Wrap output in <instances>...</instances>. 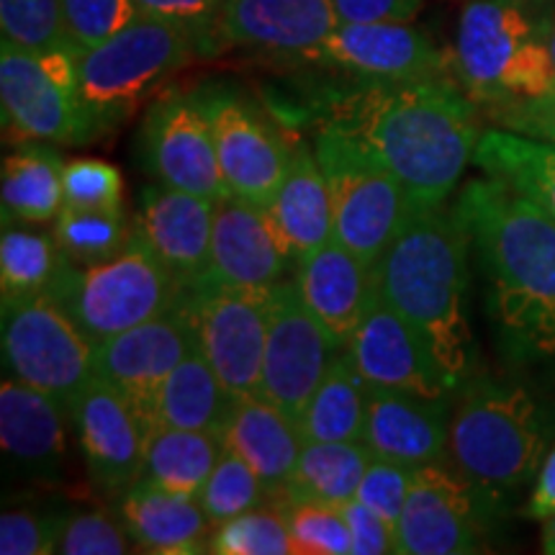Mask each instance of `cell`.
I'll return each instance as SVG.
<instances>
[{
    "mask_svg": "<svg viewBox=\"0 0 555 555\" xmlns=\"http://www.w3.org/2000/svg\"><path fill=\"white\" fill-rule=\"evenodd\" d=\"M319 127L350 137L376 157L416 208L448 204L483 134L478 103L455 75L356 80L324 99Z\"/></svg>",
    "mask_w": 555,
    "mask_h": 555,
    "instance_id": "obj_1",
    "label": "cell"
},
{
    "mask_svg": "<svg viewBox=\"0 0 555 555\" xmlns=\"http://www.w3.org/2000/svg\"><path fill=\"white\" fill-rule=\"evenodd\" d=\"M453 208L483 273L502 352L555 367V219L489 176L468 180Z\"/></svg>",
    "mask_w": 555,
    "mask_h": 555,
    "instance_id": "obj_2",
    "label": "cell"
},
{
    "mask_svg": "<svg viewBox=\"0 0 555 555\" xmlns=\"http://www.w3.org/2000/svg\"><path fill=\"white\" fill-rule=\"evenodd\" d=\"M470 240L455 208H416L378 262V294L420 332L457 391L478 371Z\"/></svg>",
    "mask_w": 555,
    "mask_h": 555,
    "instance_id": "obj_3",
    "label": "cell"
},
{
    "mask_svg": "<svg viewBox=\"0 0 555 555\" xmlns=\"http://www.w3.org/2000/svg\"><path fill=\"white\" fill-rule=\"evenodd\" d=\"M545 446V416L522 384L476 371L457 388L448 463L494 517L535 481Z\"/></svg>",
    "mask_w": 555,
    "mask_h": 555,
    "instance_id": "obj_4",
    "label": "cell"
},
{
    "mask_svg": "<svg viewBox=\"0 0 555 555\" xmlns=\"http://www.w3.org/2000/svg\"><path fill=\"white\" fill-rule=\"evenodd\" d=\"M553 13L555 0H470L463 9L453 75L483 111L555 88Z\"/></svg>",
    "mask_w": 555,
    "mask_h": 555,
    "instance_id": "obj_5",
    "label": "cell"
},
{
    "mask_svg": "<svg viewBox=\"0 0 555 555\" xmlns=\"http://www.w3.org/2000/svg\"><path fill=\"white\" fill-rule=\"evenodd\" d=\"M185 294L189 286L131 234L127 249L114 260L90 268L67 262L47 296L78 324L90 343L99 345L137 324L168 314Z\"/></svg>",
    "mask_w": 555,
    "mask_h": 555,
    "instance_id": "obj_6",
    "label": "cell"
},
{
    "mask_svg": "<svg viewBox=\"0 0 555 555\" xmlns=\"http://www.w3.org/2000/svg\"><path fill=\"white\" fill-rule=\"evenodd\" d=\"M193 54L198 52L189 34L150 16L78 54V93L99 134L127 121Z\"/></svg>",
    "mask_w": 555,
    "mask_h": 555,
    "instance_id": "obj_7",
    "label": "cell"
},
{
    "mask_svg": "<svg viewBox=\"0 0 555 555\" xmlns=\"http://www.w3.org/2000/svg\"><path fill=\"white\" fill-rule=\"evenodd\" d=\"M314 152L330 185L335 240L378 268L416 211L414 201L376 157L335 129L319 127Z\"/></svg>",
    "mask_w": 555,
    "mask_h": 555,
    "instance_id": "obj_8",
    "label": "cell"
},
{
    "mask_svg": "<svg viewBox=\"0 0 555 555\" xmlns=\"http://www.w3.org/2000/svg\"><path fill=\"white\" fill-rule=\"evenodd\" d=\"M3 360L11 378L52 397L73 416L93 384V343L50 296L3 298Z\"/></svg>",
    "mask_w": 555,
    "mask_h": 555,
    "instance_id": "obj_9",
    "label": "cell"
},
{
    "mask_svg": "<svg viewBox=\"0 0 555 555\" xmlns=\"http://www.w3.org/2000/svg\"><path fill=\"white\" fill-rule=\"evenodd\" d=\"M3 121L16 134L60 144L99 139L78 93V52L34 54L3 39L0 50Z\"/></svg>",
    "mask_w": 555,
    "mask_h": 555,
    "instance_id": "obj_10",
    "label": "cell"
},
{
    "mask_svg": "<svg viewBox=\"0 0 555 555\" xmlns=\"http://www.w3.org/2000/svg\"><path fill=\"white\" fill-rule=\"evenodd\" d=\"M273 286H227L198 278L189 288L198 347L237 399L260 397Z\"/></svg>",
    "mask_w": 555,
    "mask_h": 555,
    "instance_id": "obj_11",
    "label": "cell"
},
{
    "mask_svg": "<svg viewBox=\"0 0 555 555\" xmlns=\"http://www.w3.org/2000/svg\"><path fill=\"white\" fill-rule=\"evenodd\" d=\"M345 345L311 314L296 281H281L270 298L260 399L298 422Z\"/></svg>",
    "mask_w": 555,
    "mask_h": 555,
    "instance_id": "obj_12",
    "label": "cell"
},
{
    "mask_svg": "<svg viewBox=\"0 0 555 555\" xmlns=\"http://www.w3.org/2000/svg\"><path fill=\"white\" fill-rule=\"evenodd\" d=\"M139 157L165 189L196 193L214 204L229 196L201 93L163 95L150 108L139 129Z\"/></svg>",
    "mask_w": 555,
    "mask_h": 555,
    "instance_id": "obj_13",
    "label": "cell"
},
{
    "mask_svg": "<svg viewBox=\"0 0 555 555\" xmlns=\"http://www.w3.org/2000/svg\"><path fill=\"white\" fill-rule=\"evenodd\" d=\"M193 347H198V332L185 294L168 314L93 345V373L131 401L152 433L159 388Z\"/></svg>",
    "mask_w": 555,
    "mask_h": 555,
    "instance_id": "obj_14",
    "label": "cell"
},
{
    "mask_svg": "<svg viewBox=\"0 0 555 555\" xmlns=\"http://www.w3.org/2000/svg\"><path fill=\"white\" fill-rule=\"evenodd\" d=\"M211 119L219 168L229 196L270 206L288 176L294 142L253 103L229 90L201 93Z\"/></svg>",
    "mask_w": 555,
    "mask_h": 555,
    "instance_id": "obj_15",
    "label": "cell"
},
{
    "mask_svg": "<svg viewBox=\"0 0 555 555\" xmlns=\"http://www.w3.org/2000/svg\"><path fill=\"white\" fill-rule=\"evenodd\" d=\"M494 515L450 463L414 468L397 527L401 555H463L483 547L486 522Z\"/></svg>",
    "mask_w": 555,
    "mask_h": 555,
    "instance_id": "obj_16",
    "label": "cell"
},
{
    "mask_svg": "<svg viewBox=\"0 0 555 555\" xmlns=\"http://www.w3.org/2000/svg\"><path fill=\"white\" fill-rule=\"evenodd\" d=\"M311 62L356 80H425L453 75V54L442 52L425 31L401 21L339 24Z\"/></svg>",
    "mask_w": 555,
    "mask_h": 555,
    "instance_id": "obj_17",
    "label": "cell"
},
{
    "mask_svg": "<svg viewBox=\"0 0 555 555\" xmlns=\"http://www.w3.org/2000/svg\"><path fill=\"white\" fill-rule=\"evenodd\" d=\"M69 422L95 489L103 494H124L139 481L150 433L121 391L93 378L73 406Z\"/></svg>",
    "mask_w": 555,
    "mask_h": 555,
    "instance_id": "obj_18",
    "label": "cell"
},
{
    "mask_svg": "<svg viewBox=\"0 0 555 555\" xmlns=\"http://www.w3.org/2000/svg\"><path fill=\"white\" fill-rule=\"evenodd\" d=\"M291 266H296V258L270 208L237 196L217 201L204 278L227 286L268 288L281 283Z\"/></svg>",
    "mask_w": 555,
    "mask_h": 555,
    "instance_id": "obj_19",
    "label": "cell"
},
{
    "mask_svg": "<svg viewBox=\"0 0 555 555\" xmlns=\"http://www.w3.org/2000/svg\"><path fill=\"white\" fill-rule=\"evenodd\" d=\"M347 350L371 386L399 388L422 397L457 393L420 332L380 296L347 343Z\"/></svg>",
    "mask_w": 555,
    "mask_h": 555,
    "instance_id": "obj_20",
    "label": "cell"
},
{
    "mask_svg": "<svg viewBox=\"0 0 555 555\" xmlns=\"http://www.w3.org/2000/svg\"><path fill=\"white\" fill-rule=\"evenodd\" d=\"M453 397H422L399 388L371 386L363 442L373 455L391 457L412 468L448 463Z\"/></svg>",
    "mask_w": 555,
    "mask_h": 555,
    "instance_id": "obj_21",
    "label": "cell"
},
{
    "mask_svg": "<svg viewBox=\"0 0 555 555\" xmlns=\"http://www.w3.org/2000/svg\"><path fill=\"white\" fill-rule=\"evenodd\" d=\"M339 26L332 0H224L227 47L311 60Z\"/></svg>",
    "mask_w": 555,
    "mask_h": 555,
    "instance_id": "obj_22",
    "label": "cell"
},
{
    "mask_svg": "<svg viewBox=\"0 0 555 555\" xmlns=\"http://www.w3.org/2000/svg\"><path fill=\"white\" fill-rule=\"evenodd\" d=\"M214 201L178 189H144L134 234L185 286L206 275L211 258Z\"/></svg>",
    "mask_w": 555,
    "mask_h": 555,
    "instance_id": "obj_23",
    "label": "cell"
},
{
    "mask_svg": "<svg viewBox=\"0 0 555 555\" xmlns=\"http://www.w3.org/2000/svg\"><path fill=\"white\" fill-rule=\"evenodd\" d=\"M296 286L319 322L347 347L378 301V268L360 260L339 240L296 262Z\"/></svg>",
    "mask_w": 555,
    "mask_h": 555,
    "instance_id": "obj_24",
    "label": "cell"
},
{
    "mask_svg": "<svg viewBox=\"0 0 555 555\" xmlns=\"http://www.w3.org/2000/svg\"><path fill=\"white\" fill-rule=\"evenodd\" d=\"M69 414L52 397L16 378L0 386V442L13 466L34 478H57L65 466Z\"/></svg>",
    "mask_w": 555,
    "mask_h": 555,
    "instance_id": "obj_25",
    "label": "cell"
},
{
    "mask_svg": "<svg viewBox=\"0 0 555 555\" xmlns=\"http://www.w3.org/2000/svg\"><path fill=\"white\" fill-rule=\"evenodd\" d=\"M121 522L139 551L159 555L208 553L214 532L198 496L176 494L142 478L121 494Z\"/></svg>",
    "mask_w": 555,
    "mask_h": 555,
    "instance_id": "obj_26",
    "label": "cell"
},
{
    "mask_svg": "<svg viewBox=\"0 0 555 555\" xmlns=\"http://www.w3.org/2000/svg\"><path fill=\"white\" fill-rule=\"evenodd\" d=\"M224 446L249 463L266 483L270 502L281 496L304 450L301 427L294 416L260 397L240 399L224 427Z\"/></svg>",
    "mask_w": 555,
    "mask_h": 555,
    "instance_id": "obj_27",
    "label": "cell"
},
{
    "mask_svg": "<svg viewBox=\"0 0 555 555\" xmlns=\"http://www.w3.org/2000/svg\"><path fill=\"white\" fill-rule=\"evenodd\" d=\"M268 208L296 262L335 240L327 178H324L314 147H309L307 142H294L288 176Z\"/></svg>",
    "mask_w": 555,
    "mask_h": 555,
    "instance_id": "obj_28",
    "label": "cell"
},
{
    "mask_svg": "<svg viewBox=\"0 0 555 555\" xmlns=\"http://www.w3.org/2000/svg\"><path fill=\"white\" fill-rule=\"evenodd\" d=\"M237 401L240 399L221 384L201 347H193L159 388L155 427L224 435Z\"/></svg>",
    "mask_w": 555,
    "mask_h": 555,
    "instance_id": "obj_29",
    "label": "cell"
},
{
    "mask_svg": "<svg viewBox=\"0 0 555 555\" xmlns=\"http://www.w3.org/2000/svg\"><path fill=\"white\" fill-rule=\"evenodd\" d=\"M371 461L373 450L363 440L304 442L294 474L275 502L281 506L298 502L343 506L356 499Z\"/></svg>",
    "mask_w": 555,
    "mask_h": 555,
    "instance_id": "obj_30",
    "label": "cell"
},
{
    "mask_svg": "<svg viewBox=\"0 0 555 555\" xmlns=\"http://www.w3.org/2000/svg\"><path fill=\"white\" fill-rule=\"evenodd\" d=\"M367 406H371V384L345 347L298 416L304 442L363 440Z\"/></svg>",
    "mask_w": 555,
    "mask_h": 555,
    "instance_id": "obj_31",
    "label": "cell"
},
{
    "mask_svg": "<svg viewBox=\"0 0 555 555\" xmlns=\"http://www.w3.org/2000/svg\"><path fill=\"white\" fill-rule=\"evenodd\" d=\"M474 165L555 219V144L499 127L486 129L478 139Z\"/></svg>",
    "mask_w": 555,
    "mask_h": 555,
    "instance_id": "obj_32",
    "label": "cell"
},
{
    "mask_svg": "<svg viewBox=\"0 0 555 555\" xmlns=\"http://www.w3.org/2000/svg\"><path fill=\"white\" fill-rule=\"evenodd\" d=\"M65 165L50 147H24L3 159L0 201L3 221L16 224H50L65 208L62 176Z\"/></svg>",
    "mask_w": 555,
    "mask_h": 555,
    "instance_id": "obj_33",
    "label": "cell"
},
{
    "mask_svg": "<svg viewBox=\"0 0 555 555\" xmlns=\"http://www.w3.org/2000/svg\"><path fill=\"white\" fill-rule=\"evenodd\" d=\"M224 437L198 429L155 427L144 450L142 481L176 494L198 496L204 483L224 455Z\"/></svg>",
    "mask_w": 555,
    "mask_h": 555,
    "instance_id": "obj_34",
    "label": "cell"
},
{
    "mask_svg": "<svg viewBox=\"0 0 555 555\" xmlns=\"http://www.w3.org/2000/svg\"><path fill=\"white\" fill-rule=\"evenodd\" d=\"M67 262L54 234L5 224L0 237L3 298L47 296Z\"/></svg>",
    "mask_w": 555,
    "mask_h": 555,
    "instance_id": "obj_35",
    "label": "cell"
},
{
    "mask_svg": "<svg viewBox=\"0 0 555 555\" xmlns=\"http://www.w3.org/2000/svg\"><path fill=\"white\" fill-rule=\"evenodd\" d=\"M134 234V221L124 208H69L54 221V237L65 258L78 268L101 266L124 253Z\"/></svg>",
    "mask_w": 555,
    "mask_h": 555,
    "instance_id": "obj_36",
    "label": "cell"
},
{
    "mask_svg": "<svg viewBox=\"0 0 555 555\" xmlns=\"http://www.w3.org/2000/svg\"><path fill=\"white\" fill-rule=\"evenodd\" d=\"M208 553L217 555H291L296 553L291 540L283 506H258L245 515L217 525L208 540Z\"/></svg>",
    "mask_w": 555,
    "mask_h": 555,
    "instance_id": "obj_37",
    "label": "cell"
},
{
    "mask_svg": "<svg viewBox=\"0 0 555 555\" xmlns=\"http://www.w3.org/2000/svg\"><path fill=\"white\" fill-rule=\"evenodd\" d=\"M198 502L211 525L217 527L245 515L249 509H258V506L270 502V494L262 478L249 468L247 461H242L232 450H224L217 468L211 470L204 489H201Z\"/></svg>",
    "mask_w": 555,
    "mask_h": 555,
    "instance_id": "obj_38",
    "label": "cell"
},
{
    "mask_svg": "<svg viewBox=\"0 0 555 555\" xmlns=\"http://www.w3.org/2000/svg\"><path fill=\"white\" fill-rule=\"evenodd\" d=\"M3 39L34 54L73 50L62 0H0Z\"/></svg>",
    "mask_w": 555,
    "mask_h": 555,
    "instance_id": "obj_39",
    "label": "cell"
},
{
    "mask_svg": "<svg viewBox=\"0 0 555 555\" xmlns=\"http://www.w3.org/2000/svg\"><path fill=\"white\" fill-rule=\"evenodd\" d=\"M286 522L296 553L301 555H352L350 527L343 506L298 502L286 504Z\"/></svg>",
    "mask_w": 555,
    "mask_h": 555,
    "instance_id": "obj_40",
    "label": "cell"
},
{
    "mask_svg": "<svg viewBox=\"0 0 555 555\" xmlns=\"http://www.w3.org/2000/svg\"><path fill=\"white\" fill-rule=\"evenodd\" d=\"M142 16L159 18L185 31L201 57L224 50L221 37V11L224 0H137Z\"/></svg>",
    "mask_w": 555,
    "mask_h": 555,
    "instance_id": "obj_41",
    "label": "cell"
},
{
    "mask_svg": "<svg viewBox=\"0 0 555 555\" xmlns=\"http://www.w3.org/2000/svg\"><path fill=\"white\" fill-rule=\"evenodd\" d=\"M67 37L82 54L142 16L137 0H62Z\"/></svg>",
    "mask_w": 555,
    "mask_h": 555,
    "instance_id": "obj_42",
    "label": "cell"
},
{
    "mask_svg": "<svg viewBox=\"0 0 555 555\" xmlns=\"http://www.w3.org/2000/svg\"><path fill=\"white\" fill-rule=\"evenodd\" d=\"M65 512H37L16 506L0 517V553L3 555H50L57 553Z\"/></svg>",
    "mask_w": 555,
    "mask_h": 555,
    "instance_id": "obj_43",
    "label": "cell"
},
{
    "mask_svg": "<svg viewBox=\"0 0 555 555\" xmlns=\"http://www.w3.org/2000/svg\"><path fill=\"white\" fill-rule=\"evenodd\" d=\"M62 191L69 208H124L121 172L103 159L78 157L67 163Z\"/></svg>",
    "mask_w": 555,
    "mask_h": 555,
    "instance_id": "obj_44",
    "label": "cell"
},
{
    "mask_svg": "<svg viewBox=\"0 0 555 555\" xmlns=\"http://www.w3.org/2000/svg\"><path fill=\"white\" fill-rule=\"evenodd\" d=\"M414 481V468L391 457L373 455L363 481L358 486V502L371 506L376 515L386 519V525L397 532L401 512H404L409 489Z\"/></svg>",
    "mask_w": 555,
    "mask_h": 555,
    "instance_id": "obj_45",
    "label": "cell"
},
{
    "mask_svg": "<svg viewBox=\"0 0 555 555\" xmlns=\"http://www.w3.org/2000/svg\"><path fill=\"white\" fill-rule=\"evenodd\" d=\"M131 551H134V540L129 530L106 512L69 515L57 545V553L65 555H124Z\"/></svg>",
    "mask_w": 555,
    "mask_h": 555,
    "instance_id": "obj_46",
    "label": "cell"
},
{
    "mask_svg": "<svg viewBox=\"0 0 555 555\" xmlns=\"http://www.w3.org/2000/svg\"><path fill=\"white\" fill-rule=\"evenodd\" d=\"M499 129L555 144V88L535 99H519L486 108Z\"/></svg>",
    "mask_w": 555,
    "mask_h": 555,
    "instance_id": "obj_47",
    "label": "cell"
},
{
    "mask_svg": "<svg viewBox=\"0 0 555 555\" xmlns=\"http://www.w3.org/2000/svg\"><path fill=\"white\" fill-rule=\"evenodd\" d=\"M343 515L347 519V527H350L352 555L397 553V532L371 506L352 499V502L343 504Z\"/></svg>",
    "mask_w": 555,
    "mask_h": 555,
    "instance_id": "obj_48",
    "label": "cell"
},
{
    "mask_svg": "<svg viewBox=\"0 0 555 555\" xmlns=\"http://www.w3.org/2000/svg\"><path fill=\"white\" fill-rule=\"evenodd\" d=\"M339 24H380V21H412L425 0H332Z\"/></svg>",
    "mask_w": 555,
    "mask_h": 555,
    "instance_id": "obj_49",
    "label": "cell"
},
{
    "mask_svg": "<svg viewBox=\"0 0 555 555\" xmlns=\"http://www.w3.org/2000/svg\"><path fill=\"white\" fill-rule=\"evenodd\" d=\"M525 517L532 522H545V519L555 517V446L547 450L543 463H540L525 504Z\"/></svg>",
    "mask_w": 555,
    "mask_h": 555,
    "instance_id": "obj_50",
    "label": "cell"
},
{
    "mask_svg": "<svg viewBox=\"0 0 555 555\" xmlns=\"http://www.w3.org/2000/svg\"><path fill=\"white\" fill-rule=\"evenodd\" d=\"M543 551L547 555H555V517L543 522Z\"/></svg>",
    "mask_w": 555,
    "mask_h": 555,
    "instance_id": "obj_51",
    "label": "cell"
},
{
    "mask_svg": "<svg viewBox=\"0 0 555 555\" xmlns=\"http://www.w3.org/2000/svg\"><path fill=\"white\" fill-rule=\"evenodd\" d=\"M547 50H551V60H553V67H555V13H553V21H551V31H547Z\"/></svg>",
    "mask_w": 555,
    "mask_h": 555,
    "instance_id": "obj_52",
    "label": "cell"
}]
</instances>
